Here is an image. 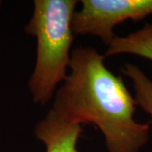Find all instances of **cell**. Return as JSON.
Masks as SVG:
<instances>
[{
	"label": "cell",
	"mask_w": 152,
	"mask_h": 152,
	"mask_svg": "<svg viewBox=\"0 0 152 152\" xmlns=\"http://www.w3.org/2000/svg\"><path fill=\"white\" fill-rule=\"evenodd\" d=\"M82 126L62 119L50 109L35 126L34 134L46 146V152H78L76 145Z\"/></svg>",
	"instance_id": "277c9868"
},
{
	"label": "cell",
	"mask_w": 152,
	"mask_h": 152,
	"mask_svg": "<svg viewBox=\"0 0 152 152\" xmlns=\"http://www.w3.org/2000/svg\"><path fill=\"white\" fill-rule=\"evenodd\" d=\"M1 4H2V2H1V1H0V5H1Z\"/></svg>",
	"instance_id": "52a82bcc"
},
{
	"label": "cell",
	"mask_w": 152,
	"mask_h": 152,
	"mask_svg": "<svg viewBox=\"0 0 152 152\" xmlns=\"http://www.w3.org/2000/svg\"><path fill=\"white\" fill-rule=\"evenodd\" d=\"M76 0H35L25 32L37 40L35 68L28 82L36 104L45 106L53 98L69 69L74 33L71 22Z\"/></svg>",
	"instance_id": "7a4b0ae2"
},
{
	"label": "cell",
	"mask_w": 152,
	"mask_h": 152,
	"mask_svg": "<svg viewBox=\"0 0 152 152\" xmlns=\"http://www.w3.org/2000/svg\"><path fill=\"white\" fill-rule=\"evenodd\" d=\"M71 22L74 35H91L107 47L116 35L113 29L127 20H141L152 15V0H82Z\"/></svg>",
	"instance_id": "3957f363"
},
{
	"label": "cell",
	"mask_w": 152,
	"mask_h": 152,
	"mask_svg": "<svg viewBox=\"0 0 152 152\" xmlns=\"http://www.w3.org/2000/svg\"><path fill=\"white\" fill-rule=\"evenodd\" d=\"M105 58L92 48L74 49L70 72L57 89L51 109L68 122L96 125L108 152H140L149 140L150 126L135 121V99Z\"/></svg>",
	"instance_id": "6da1fadb"
},
{
	"label": "cell",
	"mask_w": 152,
	"mask_h": 152,
	"mask_svg": "<svg viewBox=\"0 0 152 152\" xmlns=\"http://www.w3.org/2000/svg\"><path fill=\"white\" fill-rule=\"evenodd\" d=\"M133 54L152 61V24L124 37L116 36L109 44L104 57Z\"/></svg>",
	"instance_id": "5b68a950"
},
{
	"label": "cell",
	"mask_w": 152,
	"mask_h": 152,
	"mask_svg": "<svg viewBox=\"0 0 152 152\" xmlns=\"http://www.w3.org/2000/svg\"><path fill=\"white\" fill-rule=\"evenodd\" d=\"M122 71L132 81L137 105L152 118V80L141 69L133 64H125Z\"/></svg>",
	"instance_id": "8992f818"
}]
</instances>
